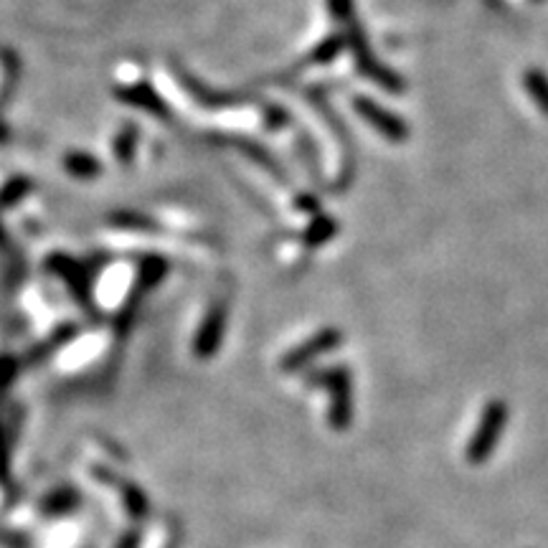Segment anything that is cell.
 <instances>
[{
	"label": "cell",
	"mask_w": 548,
	"mask_h": 548,
	"mask_svg": "<svg viewBox=\"0 0 548 548\" xmlns=\"http://www.w3.org/2000/svg\"><path fill=\"white\" fill-rule=\"evenodd\" d=\"M340 340H343V333H340V330L335 328L320 330V333H315L313 338L307 340V343H302L300 348H295V351L282 361V368H287V371H297V368L307 366V363L315 361L318 356H325V353L335 351V348L340 346Z\"/></svg>",
	"instance_id": "6"
},
{
	"label": "cell",
	"mask_w": 548,
	"mask_h": 548,
	"mask_svg": "<svg viewBox=\"0 0 548 548\" xmlns=\"http://www.w3.org/2000/svg\"><path fill=\"white\" fill-rule=\"evenodd\" d=\"M523 89L531 94L533 105L548 117V74L541 69H528L523 72Z\"/></svg>",
	"instance_id": "8"
},
{
	"label": "cell",
	"mask_w": 548,
	"mask_h": 548,
	"mask_svg": "<svg viewBox=\"0 0 548 548\" xmlns=\"http://www.w3.org/2000/svg\"><path fill=\"white\" fill-rule=\"evenodd\" d=\"M353 110H356V115L361 117L368 127H373V130L379 132L381 137H386L389 143L399 145L404 143V140H409L411 130L409 125H406L404 117L396 115V112L389 110V107L379 105L376 99L356 94V97H353Z\"/></svg>",
	"instance_id": "4"
},
{
	"label": "cell",
	"mask_w": 548,
	"mask_h": 548,
	"mask_svg": "<svg viewBox=\"0 0 548 548\" xmlns=\"http://www.w3.org/2000/svg\"><path fill=\"white\" fill-rule=\"evenodd\" d=\"M13 77H16V64L0 51V97L8 92V87L13 84Z\"/></svg>",
	"instance_id": "11"
},
{
	"label": "cell",
	"mask_w": 548,
	"mask_h": 548,
	"mask_svg": "<svg viewBox=\"0 0 548 548\" xmlns=\"http://www.w3.org/2000/svg\"><path fill=\"white\" fill-rule=\"evenodd\" d=\"M335 234H338V221L328 214H320L302 231V242H305V247H323Z\"/></svg>",
	"instance_id": "7"
},
{
	"label": "cell",
	"mask_w": 548,
	"mask_h": 548,
	"mask_svg": "<svg viewBox=\"0 0 548 548\" xmlns=\"http://www.w3.org/2000/svg\"><path fill=\"white\" fill-rule=\"evenodd\" d=\"M536 3H541V0H536Z\"/></svg>",
	"instance_id": "12"
},
{
	"label": "cell",
	"mask_w": 548,
	"mask_h": 548,
	"mask_svg": "<svg viewBox=\"0 0 548 548\" xmlns=\"http://www.w3.org/2000/svg\"><path fill=\"white\" fill-rule=\"evenodd\" d=\"M66 170L74 173L77 178H89L94 176V173H99V163H94L87 155H74V158L66 160Z\"/></svg>",
	"instance_id": "10"
},
{
	"label": "cell",
	"mask_w": 548,
	"mask_h": 548,
	"mask_svg": "<svg viewBox=\"0 0 548 548\" xmlns=\"http://www.w3.org/2000/svg\"><path fill=\"white\" fill-rule=\"evenodd\" d=\"M346 51V39H343V33H333L328 39L320 41L313 51H310V64L313 66H328L338 59L340 54Z\"/></svg>",
	"instance_id": "9"
},
{
	"label": "cell",
	"mask_w": 548,
	"mask_h": 548,
	"mask_svg": "<svg viewBox=\"0 0 548 548\" xmlns=\"http://www.w3.org/2000/svg\"><path fill=\"white\" fill-rule=\"evenodd\" d=\"M145 267L125 259H112L92 277L94 300L105 310H120L140 285H148Z\"/></svg>",
	"instance_id": "2"
},
{
	"label": "cell",
	"mask_w": 548,
	"mask_h": 548,
	"mask_svg": "<svg viewBox=\"0 0 548 548\" xmlns=\"http://www.w3.org/2000/svg\"><path fill=\"white\" fill-rule=\"evenodd\" d=\"M505 422H508V406L503 401H490L485 404L483 414H480V422H477L475 434H472L470 444H467V462L470 465H483L490 455L495 452V444H498L500 434H503Z\"/></svg>",
	"instance_id": "3"
},
{
	"label": "cell",
	"mask_w": 548,
	"mask_h": 548,
	"mask_svg": "<svg viewBox=\"0 0 548 548\" xmlns=\"http://www.w3.org/2000/svg\"><path fill=\"white\" fill-rule=\"evenodd\" d=\"M330 384V396H333V409H330V422L335 429H346L353 414V396H351V373L348 368H333L325 376Z\"/></svg>",
	"instance_id": "5"
},
{
	"label": "cell",
	"mask_w": 548,
	"mask_h": 548,
	"mask_svg": "<svg viewBox=\"0 0 548 548\" xmlns=\"http://www.w3.org/2000/svg\"><path fill=\"white\" fill-rule=\"evenodd\" d=\"M328 3H330V13H333V18L340 23V28H343L346 49L351 51L353 61H356L358 74L371 79V82L376 84V87L384 89V92H391V94L406 92L404 79H401L394 69L381 64V61L376 59V54H373L371 44H368V33L363 31V26L358 23L353 0H328Z\"/></svg>",
	"instance_id": "1"
}]
</instances>
